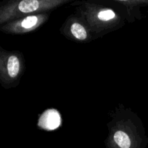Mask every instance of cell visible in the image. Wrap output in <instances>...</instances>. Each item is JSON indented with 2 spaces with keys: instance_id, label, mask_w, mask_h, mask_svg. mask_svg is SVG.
I'll return each mask as SVG.
<instances>
[{
  "instance_id": "cell-4",
  "label": "cell",
  "mask_w": 148,
  "mask_h": 148,
  "mask_svg": "<svg viewBox=\"0 0 148 148\" xmlns=\"http://www.w3.org/2000/svg\"><path fill=\"white\" fill-rule=\"evenodd\" d=\"M61 119L59 113L54 110L46 111L40 119V125L49 130H55L59 126Z\"/></svg>"
},
{
  "instance_id": "cell-2",
  "label": "cell",
  "mask_w": 148,
  "mask_h": 148,
  "mask_svg": "<svg viewBox=\"0 0 148 148\" xmlns=\"http://www.w3.org/2000/svg\"><path fill=\"white\" fill-rule=\"evenodd\" d=\"M47 18L48 14H38L26 16L23 18H20L18 20L9 23L1 29L6 33H10L20 34V33H27L36 30L40 25L43 24Z\"/></svg>"
},
{
  "instance_id": "cell-6",
  "label": "cell",
  "mask_w": 148,
  "mask_h": 148,
  "mask_svg": "<svg viewBox=\"0 0 148 148\" xmlns=\"http://www.w3.org/2000/svg\"><path fill=\"white\" fill-rule=\"evenodd\" d=\"M71 33L74 37L79 40H84L88 37L86 30L83 25L78 23H75L71 25Z\"/></svg>"
},
{
  "instance_id": "cell-7",
  "label": "cell",
  "mask_w": 148,
  "mask_h": 148,
  "mask_svg": "<svg viewBox=\"0 0 148 148\" xmlns=\"http://www.w3.org/2000/svg\"><path fill=\"white\" fill-rule=\"evenodd\" d=\"M116 14L111 10H101L98 14V18L102 21H108L115 18Z\"/></svg>"
},
{
  "instance_id": "cell-1",
  "label": "cell",
  "mask_w": 148,
  "mask_h": 148,
  "mask_svg": "<svg viewBox=\"0 0 148 148\" xmlns=\"http://www.w3.org/2000/svg\"><path fill=\"white\" fill-rule=\"evenodd\" d=\"M62 0H24L14 1L3 7L0 14V23L15 18H20L26 14L34 15L36 13L46 12L64 4Z\"/></svg>"
},
{
  "instance_id": "cell-5",
  "label": "cell",
  "mask_w": 148,
  "mask_h": 148,
  "mask_svg": "<svg viewBox=\"0 0 148 148\" xmlns=\"http://www.w3.org/2000/svg\"><path fill=\"white\" fill-rule=\"evenodd\" d=\"M114 141L118 148H132L130 136L123 131H116L114 133Z\"/></svg>"
},
{
  "instance_id": "cell-3",
  "label": "cell",
  "mask_w": 148,
  "mask_h": 148,
  "mask_svg": "<svg viewBox=\"0 0 148 148\" xmlns=\"http://www.w3.org/2000/svg\"><path fill=\"white\" fill-rule=\"evenodd\" d=\"M21 70V63L18 56L10 54L1 58V75L6 80L17 79Z\"/></svg>"
}]
</instances>
